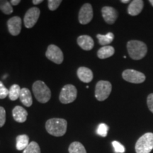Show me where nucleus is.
Returning a JSON list of instances; mask_svg holds the SVG:
<instances>
[{
  "mask_svg": "<svg viewBox=\"0 0 153 153\" xmlns=\"http://www.w3.org/2000/svg\"><path fill=\"white\" fill-rule=\"evenodd\" d=\"M147 103H148V106L149 109L153 114V94H150L148 97L147 99Z\"/></svg>",
  "mask_w": 153,
  "mask_h": 153,
  "instance_id": "obj_30",
  "label": "nucleus"
},
{
  "mask_svg": "<svg viewBox=\"0 0 153 153\" xmlns=\"http://www.w3.org/2000/svg\"><path fill=\"white\" fill-rule=\"evenodd\" d=\"M112 85L108 81L101 80L97 82L95 87V97L99 101H103L109 97Z\"/></svg>",
  "mask_w": 153,
  "mask_h": 153,
  "instance_id": "obj_5",
  "label": "nucleus"
},
{
  "mask_svg": "<svg viewBox=\"0 0 153 153\" xmlns=\"http://www.w3.org/2000/svg\"><path fill=\"white\" fill-rule=\"evenodd\" d=\"M122 76L126 81L133 84L143 83L145 80V74L134 70H126L122 73Z\"/></svg>",
  "mask_w": 153,
  "mask_h": 153,
  "instance_id": "obj_9",
  "label": "nucleus"
},
{
  "mask_svg": "<svg viewBox=\"0 0 153 153\" xmlns=\"http://www.w3.org/2000/svg\"><path fill=\"white\" fill-rule=\"evenodd\" d=\"M9 90L4 85L3 82L0 81V99H5L7 96H9Z\"/></svg>",
  "mask_w": 153,
  "mask_h": 153,
  "instance_id": "obj_28",
  "label": "nucleus"
},
{
  "mask_svg": "<svg viewBox=\"0 0 153 153\" xmlns=\"http://www.w3.org/2000/svg\"><path fill=\"white\" fill-rule=\"evenodd\" d=\"M0 10L4 14H11L13 12V7L10 1L7 0H0Z\"/></svg>",
  "mask_w": 153,
  "mask_h": 153,
  "instance_id": "obj_23",
  "label": "nucleus"
},
{
  "mask_svg": "<svg viewBox=\"0 0 153 153\" xmlns=\"http://www.w3.org/2000/svg\"><path fill=\"white\" fill-rule=\"evenodd\" d=\"M120 2L124 3V4H127V3H129L130 1L129 0H121V1H120Z\"/></svg>",
  "mask_w": 153,
  "mask_h": 153,
  "instance_id": "obj_33",
  "label": "nucleus"
},
{
  "mask_svg": "<svg viewBox=\"0 0 153 153\" xmlns=\"http://www.w3.org/2000/svg\"><path fill=\"white\" fill-rule=\"evenodd\" d=\"M61 3H62L61 0H48V9L51 11H55L60 7Z\"/></svg>",
  "mask_w": 153,
  "mask_h": 153,
  "instance_id": "obj_26",
  "label": "nucleus"
},
{
  "mask_svg": "<svg viewBox=\"0 0 153 153\" xmlns=\"http://www.w3.org/2000/svg\"><path fill=\"white\" fill-rule=\"evenodd\" d=\"M76 96H77L76 88L73 85L69 84L62 87L59 95V100L62 104H70L74 101L76 98Z\"/></svg>",
  "mask_w": 153,
  "mask_h": 153,
  "instance_id": "obj_6",
  "label": "nucleus"
},
{
  "mask_svg": "<svg viewBox=\"0 0 153 153\" xmlns=\"http://www.w3.org/2000/svg\"><path fill=\"white\" fill-rule=\"evenodd\" d=\"M112 145L114 148V151L116 153H124L126 151L125 147L123 146L121 143L118 141H113Z\"/></svg>",
  "mask_w": 153,
  "mask_h": 153,
  "instance_id": "obj_27",
  "label": "nucleus"
},
{
  "mask_svg": "<svg viewBox=\"0 0 153 153\" xmlns=\"http://www.w3.org/2000/svg\"><path fill=\"white\" fill-rule=\"evenodd\" d=\"M21 102L26 107H30L33 104L31 92L28 88H22L21 89L20 97H19Z\"/></svg>",
  "mask_w": 153,
  "mask_h": 153,
  "instance_id": "obj_17",
  "label": "nucleus"
},
{
  "mask_svg": "<svg viewBox=\"0 0 153 153\" xmlns=\"http://www.w3.org/2000/svg\"><path fill=\"white\" fill-rule=\"evenodd\" d=\"M136 153H150L153 150V133H147L142 135L135 143Z\"/></svg>",
  "mask_w": 153,
  "mask_h": 153,
  "instance_id": "obj_4",
  "label": "nucleus"
},
{
  "mask_svg": "<svg viewBox=\"0 0 153 153\" xmlns=\"http://www.w3.org/2000/svg\"><path fill=\"white\" fill-rule=\"evenodd\" d=\"M93 19L92 6L89 3H86L81 7L78 15L79 22L82 25H86L91 22Z\"/></svg>",
  "mask_w": 153,
  "mask_h": 153,
  "instance_id": "obj_10",
  "label": "nucleus"
},
{
  "mask_svg": "<svg viewBox=\"0 0 153 153\" xmlns=\"http://www.w3.org/2000/svg\"><path fill=\"white\" fill-rule=\"evenodd\" d=\"M40 14L41 11L37 7H31L28 9L24 19L25 27L27 28H33L39 19Z\"/></svg>",
  "mask_w": 153,
  "mask_h": 153,
  "instance_id": "obj_8",
  "label": "nucleus"
},
{
  "mask_svg": "<svg viewBox=\"0 0 153 153\" xmlns=\"http://www.w3.org/2000/svg\"><path fill=\"white\" fill-rule=\"evenodd\" d=\"M115 53V50L114 47L110 46V45H106V46L101 47L97 52V56L99 58L101 59H106L108 57H111L114 55Z\"/></svg>",
  "mask_w": 153,
  "mask_h": 153,
  "instance_id": "obj_18",
  "label": "nucleus"
},
{
  "mask_svg": "<svg viewBox=\"0 0 153 153\" xmlns=\"http://www.w3.org/2000/svg\"><path fill=\"white\" fill-rule=\"evenodd\" d=\"M23 153H41V148L37 143L35 141H32L26 147Z\"/></svg>",
  "mask_w": 153,
  "mask_h": 153,
  "instance_id": "obj_24",
  "label": "nucleus"
},
{
  "mask_svg": "<svg viewBox=\"0 0 153 153\" xmlns=\"http://www.w3.org/2000/svg\"><path fill=\"white\" fill-rule=\"evenodd\" d=\"M45 56L49 60L52 61L55 64L60 65L62 64L64 60V55L62 51L59 47L54 44H51L48 47Z\"/></svg>",
  "mask_w": 153,
  "mask_h": 153,
  "instance_id": "obj_7",
  "label": "nucleus"
},
{
  "mask_svg": "<svg viewBox=\"0 0 153 153\" xmlns=\"http://www.w3.org/2000/svg\"><path fill=\"white\" fill-rule=\"evenodd\" d=\"M7 27L11 35L18 36L22 30V19L17 16L11 17L7 21Z\"/></svg>",
  "mask_w": 153,
  "mask_h": 153,
  "instance_id": "obj_11",
  "label": "nucleus"
},
{
  "mask_svg": "<svg viewBox=\"0 0 153 153\" xmlns=\"http://www.w3.org/2000/svg\"><path fill=\"white\" fill-rule=\"evenodd\" d=\"M67 127L68 122L64 118H51L45 123V129L48 133L55 137L63 136L66 133Z\"/></svg>",
  "mask_w": 153,
  "mask_h": 153,
  "instance_id": "obj_1",
  "label": "nucleus"
},
{
  "mask_svg": "<svg viewBox=\"0 0 153 153\" xmlns=\"http://www.w3.org/2000/svg\"><path fill=\"white\" fill-rule=\"evenodd\" d=\"M97 38L99 40V43L103 46H106L110 44L114 39V35L111 32H109L106 35H101V34H97Z\"/></svg>",
  "mask_w": 153,
  "mask_h": 153,
  "instance_id": "obj_20",
  "label": "nucleus"
},
{
  "mask_svg": "<svg viewBox=\"0 0 153 153\" xmlns=\"http://www.w3.org/2000/svg\"><path fill=\"white\" fill-rule=\"evenodd\" d=\"M78 45L84 51H91L94 46V42L91 36L82 35L77 38L76 40Z\"/></svg>",
  "mask_w": 153,
  "mask_h": 153,
  "instance_id": "obj_13",
  "label": "nucleus"
},
{
  "mask_svg": "<svg viewBox=\"0 0 153 153\" xmlns=\"http://www.w3.org/2000/svg\"><path fill=\"white\" fill-rule=\"evenodd\" d=\"M32 90L36 99L42 104H45L51 98V91L46 84L41 80L36 81L32 86Z\"/></svg>",
  "mask_w": 153,
  "mask_h": 153,
  "instance_id": "obj_2",
  "label": "nucleus"
},
{
  "mask_svg": "<svg viewBox=\"0 0 153 153\" xmlns=\"http://www.w3.org/2000/svg\"><path fill=\"white\" fill-rule=\"evenodd\" d=\"M29 145V137L27 135H19L16 138V148L18 150H24Z\"/></svg>",
  "mask_w": 153,
  "mask_h": 153,
  "instance_id": "obj_19",
  "label": "nucleus"
},
{
  "mask_svg": "<svg viewBox=\"0 0 153 153\" xmlns=\"http://www.w3.org/2000/svg\"><path fill=\"white\" fill-rule=\"evenodd\" d=\"M102 16L108 24H114L118 18V12L111 7H104L101 9Z\"/></svg>",
  "mask_w": 153,
  "mask_h": 153,
  "instance_id": "obj_12",
  "label": "nucleus"
},
{
  "mask_svg": "<svg viewBox=\"0 0 153 153\" xmlns=\"http://www.w3.org/2000/svg\"><path fill=\"white\" fill-rule=\"evenodd\" d=\"M127 50L133 60H139L143 58L148 52L147 45L142 41H130L127 43Z\"/></svg>",
  "mask_w": 153,
  "mask_h": 153,
  "instance_id": "obj_3",
  "label": "nucleus"
},
{
  "mask_svg": "<svg viewBox=\"0 0 153 153\" xmlns=\"http://www.w3.org/2000/svg\"><path fill=\"white\" fill-rule=\"evenodd\" d=\"M76 74H77L78 78L80 81L85 82V83H89L91 82L94 77L92 71L90 69L86 68V67H80L78 68Z\"/></svg>",
  "mask_w": 153,
  "mask_h": 153,
  "instance_id": "obj_14",
  "label": "nucleus"
},
{
  "mask_svg": "<svg viewBox=\"0 0 153 153\" xmlns=\"http://www.w3.org/2000/svg\"><path fill=\"white\" fill-rule=\"evenodd\" d=\"M150 1V3L151 4V5H152V7H153V0H150V1Z\"/></svg>",
  "mask_w": 153,
  "mask_h": 153,
  "instance_id": "obj_34",
  "label": "nucleus"
},
{
  "mask_svg": "<svg viewBox=\"0 0 153 153\" xmlns=\"http://www.w3.org/2000/svg\"><path fill=\"white\" fill-rule=\"evenodd\" d=\"M108 131V126L105 123H100L97 129V133L101 137H106Z\"/></svg>",
  "mask_w": 153,
  "mask_h": 153,
  "instance_id": "obj_25",
  "label": "nucleus"
},
{
  "mask_svg": "<svg viewBox=\"0 0 153 153\" xmlns=\"http://www.w3.org/2000/svg\"><path fill=\"white\" fill-rule=\"evenodd\" d=\"M21 89H22L19 87V85H16V84H14V85L11 86L10 89H9V99L11 101H16L18 99H19L21 94Z\"/></svg>",
  "mask_w": 153,
  "mask_h": 153,
  "instance_id": "obj_22",
  "label": "nucleus"
},
{
  "mask_svg": "<svg viewBox=\"0 0 153 153\" xmlns=\"http://www.w3.org/2000/svg\"><path fill=\"white\" fill-rule=\"evenodd\" d=\"M143 6H144V3L142 0H133L128 6V13L131 16H137L142 11Z\"/></svg>",
  "mask_w": 153,
  "mask_h": 153,
  "instance_id": "obj_16",
  "label": "nucleus"
},
{
  "mask_svg": "<svg viewBox=\"0 0 153 153\" xmlns=\"http://www.w3.org/2000/svg\"><path fill=\"white\" fill-rule=\"evenodd\" d=\"M21 2L20 0H11L10 3L12 6H17Z\"/></svg>",
  "mask_w": 153,
  "mask_h": 153,
  "instance_id": "obj_31",
  "label": "nucleus"
},
{
  "mask_svg": "<svg viewBox=\"0 0 153 153\" xmlns=\"http://www.w3.org/2000/svg\"><path fill=\"white\" fill-rule=\"evenodd\" d=\"M6 122V111L4 108L0 106V128L4 126Z\"/></svg>",
  "mask_w": 153,
  "mask_h": 153,
  "instance_id": "obj_29",
  "label": "nucleus"
},
{
  "mask_svg": "<svg viewBox=\"0 0 153 153\" xmlns=\"http://www.w3.org/2000/svg\"><path fill=\"white\" fill-rule=\"evenodd\" d=\"M12 116L15 121L18 123H24L27 119L28 112L22 106H16L12 110Z\"/></svg>",
  "mask_w": 153,
  "mask_h": 153,
  "instance_id": "obj_15",
  "label": "nucleus"
},
{
  "mask_svg": "<svg viewBox=\"0 0 153 153\" xmlns=\"http://www.w3.org/2000/svg\"><path fill=\"white\" fill-rule=\"evenodd\" d=\"M32 2H33V4L38 5V4H40L43 2V0H33V1H32Z\"/></svg>",
  "mask_w": 153,
  "mask_h": 153,
  "instance_id": "obj_32",
  "label": "nucleus"
},
{
  "mask_svg": "<svg viewBox=\"0 0 153 153\" xmlns=\"http://www.w3.org/2000/svg\"><path fill=\"white\" fill-rule=\"evenodd\" d=\"M68 151L69 153H87L85 146L77 141L72 143L70 145Z\"/></svg>",
  "mask_w": 153,
  "mask_h": 153,
  "instance_id": "obj_21",
  "label": "nucleus"
}]
</instances>
